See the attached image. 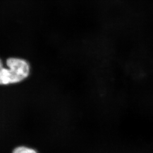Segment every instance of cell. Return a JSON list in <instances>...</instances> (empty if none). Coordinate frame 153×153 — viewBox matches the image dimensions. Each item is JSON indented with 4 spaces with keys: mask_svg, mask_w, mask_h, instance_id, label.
I'll list each match as a JSON object with an SVG mask.
<instances>
[{
    "mask_svg": "<svg viewBox=\"0 0 153 153\" xmlns=\"http://www.w3.org/2000/svg\"><path fill=\"white\" fill-rule=\"evenodd\" d=\"M6 66L0 57V86L6 87L20 84L30 76L31 66L25 59L11 56L6 59Z\"/></svg>",
    "mask_w": 153,
    "mask_h": 153,
    "instance_id": "6da1fadb",
    "label": "cell"
},
{
    "mask_svg": "<svg viewBox=\"0 0 153 153\" xmlns=\"http://www.w3.org/2000/svg\"><path fill=\"white\" fill-rule=\"evenodd\" d=\"M11 153H39L34 148L25 145H18L11 150Z\"/></svg>",
    "mask_w": 153,
    "mask_h": 153,
    "instance_id": "7a4b0ae2",
    "label": "cell"
}]
</instances>
